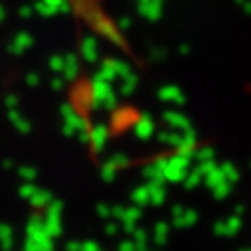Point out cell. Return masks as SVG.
<instances>
[{
  "instance_id": "obj_25",
  "label": "cell",
  "mask_w": 251,
  "mask_h": 251,
  "mask_svg": "<svg viewBox=\"0 0 251 251\" xmlns=\"http://www.w3.org/2000/svg\"><path fill=\"white\" fill-rule=\"evenodd\" d=\"M117 251H140V248L132 240H123V242H119Z\"/></svg>"
},
{
  "instance_id": "obj_9",
  "label": "cell",
  "mask_w": 251,
  "mask_h": 251,
  "mask_svg": "<svg viewBox=\"0 0 251 251\" xmlns=\"http://www.w3.org/2000/svg\"><path fill=\"white\" fill-rule=\"evenodd\" d=\"M142 175H144L149 182H156V184H164V182H166L164 173H162V170L154 164V162H151V164L145 166L144 170H142Z\"/></svg>"
},
{
  "instance_id": "obj_26",
  "label": "cell",
  "mask_w": 251,
  "mask_h": 251,
  "mask_svg": "<svg viewBox=\"0 0 251 251\" xmlns=\"http://www.w3.org/2000/svg\"><path fill=\"white\" fill-rule=\"evenodd\" d=\"M82 251H100V246L93 240H86L82 242Z\"/></svg>"
},
{
  "instance_id": "obj_24",
  "label": "cell",
  "mask_w": 251,
  "mask_h": 251,
  "mask_svg": "<svg viewBox=\"0 0 251 251\" xmlns=\"http://www.w3.org/2000/svg\"><path fill=\"white\" fill-rule=\"evenodd\" d=\"M67 4H69L71 8L78 9V11L82 9V13H84V11L88 9V6H90L91 2H90V0H67Z\"/></svg>"
},
{
  "instance_id": "obj_4",
  "label": "cell",
  "mask_w": 251,
  "mask_h": 251,
  "mask_svg": "<svg viewBox=\"0 0 251 251\" xmlns=\"http://www.w3.org/2000/svg\"><path fill=\"white\" fill-rule=\"evenodd\" d=\"M132 130H134V136L138 140H149L154 134V123H152L151 117L145 114V116H140L136 119Z\"/></svg>"
},
{
  "instance_id": "obj_22",
  "label": "cell",
  "mask_w": 251,
  "mask_h": 251,
  "mask_svg": "<svg viewBox=\"0 0 251 251\" xmlns=\"http://www.w3.org/2000/svg\"><path fill=\"white\" fill-rule=\"evenodd\" d=\"M36 192H37V186L34 182H25V184L19 188V196L23 199H30Z\"/></svg>"
},
{
  "instance_id": "obj_18",
  "label": "cell",
  "mask_w": 251,
  "mask_h": 251,
  "mask_svg": "<svg viewBox=\"0 0 251 251\" xmlns=\"http://www.w3.org/2000/svg\"><path fill=\"white\" fill-rule=\"evenodd\" d=\"M108 162L116 168L117 171L119 170H125V168H128V164H130V158L126 156V154H123V152H116L112 158H108Z\"/></svg>"
},
{
  "instance_id": "obj_32",
  "label": "cell",
  "mask_w": 251,
  "mask_h": 251,
  "mask_svg": "<svg viewBox=\"0 0 251 251\" xmlns=\"http://www.w3.org/2000/svg\"><path fill=\"white\" fill-rule=\"evenodd\" d=\"M15 102H17V99H15V97H9V99H8V106L13 108V106H15Z\"/></svg>"
},
{
  "instance_id": "obj_27",
  "label": "cell",
  "mask_w": 251,
  "mask_h": 251,
  "mask_svg": "<svg viewBox=\"0 0 251 251\" xmlns=\"http://www.w3.org/2000/svg\"><path fill=\"white\" fill-rule=\"evenodd\" d=\"M117 231H119V227H117L116 222H108L106 227H104V233H106L108 236H116Z\"/></svg>"
},
{
  "instance_id": "obj_20",
  "label": "cell",
  "mask_w": 251,
  "mask_h": 251,
  "mask_svg": "<svg viewBox=\"0 0 251 251\" xmlns=\"http://www.w3.org/2000/svg\"><path fill=\"white\" fill-rule=\"evenodd\" d=\"M116 175H117V170L106 160L102 164V168H100V177H102V180L104 182H112V180L116 179Z\"/></svg>"
},
{
  "instance_id": "obj_19",
  "label": "cell",
  "mask_w": 251,
  "mask_h": 251,
  "mask_svg": "<svg viewBox=\"0 0 251 251\" xmlns=\"http://www.w3.org/2000/svg\"><path fill=\"white\" fill-rule=\"evenodd\" d=\"M140 218H142V208L140 206H125V214L121 218V222H140Z\"/></svg>"
},
{
  "instance_id": "obj_29",
  "label": "cell",
  "mask_w": 251,
  "mask_h": 251,
  "mask_svg": "<svg viewBox=\"0 0 251 251\" xmlns=\"http://www.w3.org/2000/svg\"><path fill=\"white\" fill-rule=\"evenodd\" d=\"M76 138L80 140L82 144H90V130H82V132L76 134Z\"/></svg>"
},
{
  "instance_id": "obj_8",
  "label": "cell",
  "mask_w": 251,
  "mask_h": 251,
  "mask_svg": "<svg viewBox=\"0 0 251 251\" xmlns=\"http://www.w3.org/2000/svg\"><path fill=\"white\" fill-rule=\"evenodd\" d=\"M52 199H54L52 192L37 188V192L32 196V198L28 199V201H30V205L34 206V208H47V206H49V203H50Z\"/></svg>"
},
{
  "instance_id": "obj_21",
  "label": "cell",
  "mask_w": 251,
  "mask_h": 251,
  "mask_svg": "<svg viewBox=\"0 0 251 251\" xmlns=\"http://www.w3.org/2000/svg\"><path fill=\"white\" fill-rule=\"evenodd\" d=\"M147 240H149V236H147V233H145L144 229H138V227H136L134 231H132V242H134L140 250L147 246Z\"/></svg>"
},
{
  "instance_id": "obj_5",
  "label": "cell",
  "mask_w": 251,
  "mask_h": 251,
  "mask_svg": "<svg viewBox=\"0 0 251 251\" xmlns=\"http://www.w3.org/2000/svg\"><path fill=\"white\" fill-rule=\"evenodd\" d=\"M164 121L171 126V130H177V132H184V130H190V121L184 116L180 114H175V112H168L164 114Z\"/></svg>"
},
{
  "instance_id": "obj_15",
  "label": "cell",
  "mask_w": 251,
  "mask_h": 251,
  "mask_svg": "<svg viewBox=\"0 0 251 251\" xmlns=\"http://www.w3.org/2000/svg\"><path fill=\"white\" fill-rule=\"evenodd\" d=\"M201 179H203L201 171H199L198 168H194V170L188 171V175H186V179L182 180V184H184V188L186 190H194L199 182H201Z\"/></svg>"
},
{
  "instance_id": "obj_10",
  "label": "cell",
  "mask_w": 251,
  "mask_h": 251,
  "mask_svg": "<svg viewBox=\"0 0 251 251\" xmlns=\"http://www.w3.org/2000/svg\"><path fill=\"white\" fill-rule=\"evenodd\" d=\"M168 236H170V225L166 222H156L154 229H152V240L158 246H164L168 242Z\"/></svg>"
},
{
  "instance_id": "obj_11",
  "label": "cell",
  "mask_w": 251,
  "mask_h": 251,
  "mask_svg": "<svg viewBox=\"0 0 251 251\" xmlns=\"http://www.w3.org/2000/svg\"><path fill=\"white\" fill-rule=\"evenodd\" d=\"M13 248V231L6 224H0V250L11 251Z\"/></svg>"
},
{
  "instance_id": "obj_17",
  "label": "cell",
  "mask_w": 251,
  "mask_h": 251,
  "mask_svg": "<svg viewBox=\"0 0 251 251\" xmlns=\"http://www.w3.org/2000/svg\"><path fill=\"white\" fill-rule=\"evenodd\" d=\"M17 173L25 182H34V180L37 179V170L32 168V166H19Z\"/></svg>"
},
{
  "instance_id": "obj_30",
  "label": "cell",
  "mask_w": 251,
  "mask_h": 251,
  "mask_svg": "<svg viewBox=\"0 0 251 251\" xmlns=\"http://www.w3.org/2000/svg\"><path fill=\"white\" fill-rule=\"evenodd\" d=\"M182 212H184V206H182V205H173V206H171V216H173V218L180 216Z\"/></svg>"
},
{
  "instance_id": "obj_6",
  "label": "cell",
  "mask_w": 251,
  "mask_h": 251,
  "mask_svg": "<svg viewBox=\"0 0 251 251\" xmlns=\"http://www.w3.org/2000/svg\"><path fill=\"white\" fill-rule=\"evenodd\" d=\"M145 188H147V194H149V205L160 206L166 201V188H164V184L147 182Z\"/></svg>"
},
{
  "instance_id": "obj_12",
  "label": "cell",
  "mask_w": 251,
  "mask_h": 251,
  "mask_svg": "<svg viewBox=\"0 0 251 251\" xmlns=\"http://www.w3.org/2000/svg\"><path fill=\"white\" fill-rule=\"evenodd\" d=\"M130 199H132L134 206H140V208L149 206V194H147V188H145V186L134 188V192L130 194Z\"/></svg>"
},
{
  "instance_id": "obj_28",
  "label": "cell",
  "mask_w": 251,
  "mask_h": 251,
  "mask_svg": "<svg viewBox=\"0 0 251 251\" xmlns=\"http://www.w3.org/2000/svg\"><path fill=\"white\" fill-rule=\"evenodd\" d=\"M65 251H82V242L71 240V242L65 244Z\"/></svg>"
},
{
  "instance_id": "obj_14",
  "label": "cell",
  "mask_w": 251,
  "mask_h": 251,
  "mask_svg": "<svg viewBox=\"0 0 251 251\" xmlns=\"http://www.w3.org/2000/svg\"><path fill=\"white\" fill-rule=\"evenodd\" d=\"M9 121L13 123V126L17 128L21 134H28V132H30V123H28L21 114H17V112H11V114H9Z\"/></svg>"
},
{
  "instance_id": "obj_1",
  "label": "cell",
  "mask_w": 251,
  "mask_h": 251,
  "mask_svg": "<svg viewBox=\"0 0 251 251\" xmlns=\"http://www.w3.org/2000/svg\"><path fill=\"white\" fill-rule=\"evenodd\" d=\"M190 166H192V158H188V156H182V154H177V152L170 154L168 164L162 171L166 182H182L188 175Z\"/></svg>"
},
{
  "instance_id": "obj_13",
  "label": "cell",
  "mask_w": 251,
  "mask_h": 251,
  "mask_svg": "<svg viewBox=\"0 0 251 251\" xmlns=\"http://www.w3.org/2000/svg\"><path fill=\"white\" fill-rule=\"evenodd\" d=\"M180 140V132H177V130H162V132H158V142L164 145H170V147H177V144H179Z\"/></svg>"
},
{
  "instance_id": "obj_16",
  "label": "cell",
  "mask_w": 251,
  "mask_h": 251,
  "mask_svg": "<svg viewBox=\"0 0 251 251\" xmlns=\"http://www.w3.org/2000/svg\"><path fill=\"white\" fill-rule=\"evenodd\" d=\"M212 156H214V152H212L210 147H201V149L196 147V151L192 154V160H196L198 164H201V162H210Z\"/></svg>"
},
{
  "instance_id": "obj_23",
  "label": "cell",
  "mask_w": 251,
  "mask_h": 251,
  "mask_svg": "<svg viewBox=\"0 0 251 251\" xmlns=\"http://www.w3.org/2000/svg\"><path fill=\"white\" fill-rule=\"evenodd\" d=\"M97 214H99L102 220H110V218H112V206L104 205V203H99V205H97Z\"/></svg>"
},
{
  "instance_id": "obj_33",
  "label": "cell",
  "mask_w": 251,
  "mask_h": 251,
  "mask_svg": "<svg viewBox=\"0 0 251 251\" xmlns=\"http://www.w3.org/2000/svg\"><path fill=\"white\" fill-rule=\"evenodd\" d=\"M140 251H151V250H147V248H142V250H140Z\"/></svg>"
},
{
  "instance_id": "obj_2",
  "label": "cell",
  "mask_w": 251,
  "mask_h": 251,
  "mask_svg": "<svg viewBox=\"0 0 251 251\" xmlns=\"http://www.w3.org/2000/svg\"><path fill=\"white\" fill-rule=\"evenodd\" d=\"M45 218H43V229H45L47 236L50 238H58L62 236V210L63 203L60 199H52L49 206L45 208Z\"/></svg>"
},
{
  "instance_id": "obj_7",
  "label": "cell",
  "mask_w": 251,
  "mask_h": 251,
  "mask_svg": "<svg viewBox=\"0 0 251 251\" xmlns=\"http://www.w3.org/2000/svg\"><path fill=\"white\" fill-rule=\"evenodd\" d=\"M198 222V212L192 210V208H184V212L177 218H173V227L177 229H186V227H192V225Z\"/></svg>"
},
{
  "instance_id": "obj_31",
  "label": "cell",
  "mask_w": 251,
  "mask_h": 251,
  "mask_svg": "<svg viewBox=\"0 0 251 251\" xmlns=\"http://www.w3.org/2000/svg\"><path fill=\"white\" fill-rule=\"evenodd\" d=\"M2 168H4V170H11V168H13V160H11V158L2 160Z\"/></svg>"
},
{
  "instance_id": "obj_3",
  "label": "cell",
  "mask_w": 251,
  "mask_h": 251,
  "mask_svg": "<svg viewBox=\"0 0 251 251\" xmlns=\"http://www.w3.org/2000/svg\"><path fill=\"white\" fill-rule=\"evenodd\" d=\"M110 138V128L106 125H93L90 128V144L93 152H102V149L106 147V142Z\"/></svg>"
}]
</instances>
